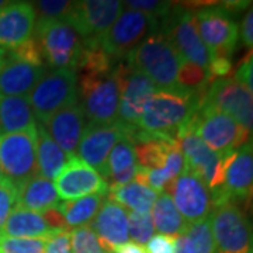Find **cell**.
Segmentation results:
<instances>
[{
	"label": "cell",
	"instance_id": "4316f807",
	"mask_svg": "<svg viewBox=\"0 0 253 253\" xmlns=\"http://www.w3.org/2000/svg\"><path fill=\"white\" fill-rule=\"evenodd\" d=\"M54 234L56 232L48 226L41 214L18 206H16L4 225L0 228V235L11 238L48 239Z\"/></svg>",
	"mask_w": 253,
	"mask_h": 253
},
{
	"label": "cell",
	"instance_id": "ac0fdd59",
	"mask_svg": "<svg viewBox=\"0 0 253 253\" xmlns=\"http://www.w3.org/2000/svg\"><path fill=\"white\" fill-rule=\"evenodd\" d=\"M54 186L58 197L65 201L91 194H106L109 191L103 176L78 156L68 159L61 173L55 177Z\"/></svg>",
	"mask_w": 253,
	"mask_h": 253
},
{
	"label": "cell",
	"instance_id": "e0dca14e",
	"mask_svg": "<svg viewBox=\"0 0 253 253\" xmlns=\"http://www.w3.org/2000/svg\"><path fill=\"white\" fill-rule=\"evenodd\" d=\"M124 11L123 1L118 0H83L75 1L68 23L81 37L97 38L103 36Z\"/></svg>",
	"mask_w": 253,
	"mask_h": 253
},
{
	"label": "cell",
	"instance_id": "d590c367",
	"mask_svg": "<svg viewBox=\"0 0 253 253\" xmlns=\"http://www.w3.org/2000/svg\"><path fill=\"white\" fill-rule=\"evenodd\" d=\"M155 226L149 212H128V234L129 239L136 245L148 244V241L154 236Z\"/></svg>",
	"mask_w": 253,
	"mask_h": 253
},
{
	"label": "cell",
	"instance_id": "8d00e7d4",
	"mask_svg": "<svg viewBox=\"0 0 253 253\" xmlns=\"http://www.w3.org/2000/svg\"><path fill=\"white\" fill-rule=\"evenodd\" d=\"M71 236L73 253H110L89 225L75 228Z\"/></svg>",
	"mask_w": 253,
	"mask_h": 253
},
{
	"label": "cell",
	"instance_id": "83f0119b",
	"mask_svg": "<svg viewBox=\"0 0 253 253\" xmlns=\"http://www.w3.org/2000/svg\"><path fill=\"white\" fill-rule=\"evenodd\" d=\"M58 194L54 183L37 174L17 187V206L42 214L49 208L58 207Z\"/></svg>",
	"mask_w": 253,
	"mask_h": 253
},
{
	"label": "cell",
	"instance_id": "603a6c76",
	"mask_svg": "<svg viewBox=\"0 0 253 253\" xmlns=\"http://www.w3.org/2000/svg\"><path fill=\"white\" fill-rule=\"evenodd\" d=\"M84 118L86 117L78 101L55 113L45 124L48 134L68 156V159L75 156L78 151L84 129Z\"/></svg>",
	"mask_w": 253,
	"mask_h": 253
},
{
	"label": "cell",
	"instance_id": "74e56055",
	"mask_svg": "<svg viewBox=\"0 0 253 253\" xmlns=\"http://www.w3.org/2000/svg\"><path fill=\"white\" fill-rule=\"evenodd\" d=\"M46 239L0 235V253H44Z\"/></svg>",
	"mask_w": 253,
	"mask_h": 253
},
{
	"label": "cell",
	"instance_id": "b9f144b4",
	"mask_svg": "<svg viewBox=\"0 0 253 253\" xmlns=\"http://www.w3.org/2000/svg\"><path fill=\"white\" fill-rule=\"evenodd\" d=\"M44 253H73L71 232H56L48 238Z\"/></svg>",
	"mask_w": 253,
	"mask_h": 253
},
{
	"label": "cell",
	"instance_id": "8992f818",
	"mask_svg": "<svg viewBox=\"0 0 253 253\" xmlns=\"http://www.w3.org/2000/svg\"><path fill=\"white\" fill-rule=\"evenodd\" d=\"M161 21L141 11L124 9L116 23L97 37L100 46L111 61H126V58L146 37L159 30Z\"/></svg>",
	"mask_w": 253,
	"mask_h": 253
},
{
	"label": "cell",
	"instance_id": "f907efd6",
	"mask_svg": "<svg viewBox=\"0 0 253 253\" xmlns=\"http://www.w3.org/2000/svg\"><path fill=\"white\" fill-rule=\"evenodd\" d=\"M0 51H1V48H0Z\"/></svg>",
	"mask_w": 253,
	"mask_h": 253
},
{
	"label": "cell",
	"instance_id": "484cf974",
	"mask_svg": "<svg viewBox=\"0 0 253 253\" xmlns=\"http://www.w3.org/2000/svg\"><path fill=\"white\" fill-rule=\"evenodd\" d=\"M37 124L27 96H0V134L34 132Z\"/></svg>",
	"mask_w": 253,
	"mask_h": 253
},
{
	"label": "cell",
	"instance_id": "7dc6e473",
	"mask_svg": "<svg viewBox=\"0 0 253 253\" xmlns=\"http://www.w3.org/2000/svg\"><path fill=\"white\" fill-rule=\"evenodd\" d=\"M111 253H146L145 252L144 246L136 245L134 242H128V244L120 246L117 249H114Z\"/></svg>",
	"mask_w": 253,
	"mask_h": 253
},
{
	"label": "cell",
	"instance_id": "7402d4cb",
	"mask_svg": "<svg viewBox=\"0 0 253 253\" xmlns=\"http://www.w3.org/2000/svg\"><path fill=\"white\" fill-rule=\"evenodd\" d=\"M89 226L110 253L129 242L128 212L107 197Z\"/></svg>",
	"mask_w": 253,
	"mask_h": 253
},
{
	"label": "cell",
	"instance_id": "277c9868",
	"mask_svg": "<svg viewBox=\"0 0 253 253\" xmlns=\"http://www.w3.org/2000/svg\"><path fill=\"white\" fill-rule=\"evenodd\" d=\"M78 101L84 117L93 124L117 121L120 89L113 71L106 73H81Z\"/></svg>",
	"mask_w": 253,
	"mask_h": 253
},
{
	"label": "cell",
	"instance_id": "7bdbcfd3",
	"mask_svg": "<svg viewBox=\"0 0 253 253\" xmlns=\"http://www.w3.org/2000/svg\"><path fill=\"white\" fill-rule=\"evenodd\" d=\"M146 253H176V238L169 235H155L146 244Z\"/></svg>",
	"mask_w": 253,
	"mask_h": 253
},
{
	"label": "cell",
	"instance_id": "7a4b0ae2",
	"mask_svg": "<svg viewBox=\"0 0 253 253\" xmlns=\"http://www.w3.org/2000/svg\"><path fill=\"white\" fill-rule=\"evenodd\" d=\"M136 71L154 82L158 89H174L181 58L168 37L159 30L146 37L126 58Z\"/></svg>",
	"mask_w": 253,
	"mask_h": 253
},
{
	"label": "cell",
	"instance_id": "d6986e66",
	"mask_svg": "<svg viewBox=\"0 0 253 253\" xmlns=\"http://www.w3.org/2000/svg\"><path fill=\"white\" fill-rule=\"evenodd\" d=\"M253 200V138L225 158L224 204Z\"/></svg>",
	"mask_w": 253,
	"mask_h": 253
},
{
	"label": "cell",
	"instance_id": "bcb514c9",
	"mask_svg": "<svg viewBox=\"0 0 253 253\" xmlns=\"http://www.w3.org/2000/svg\"><path fill=\"white\" fill-rule=\"evenodd\" d=\"M239 36H241V41L242 45L252 52L253 51V6L248 10V13L244 16V20L241 23L239 27Z\"/></svg>",
	"mask_w": 253,
	"mask_h": 253
},
{
	"label": "cell",
	"instance_id": "ab89813d",
	"mask_svg": "<svg viewBox=\"0 0 253 253\" xmlns=\"http://www.w3.org/2000/svg\"><path fill=\"white\" fill-rule=\"evenodd\" d=\"M123 4L126 6V9L141 11L146 16H151L159 20V17L163 18L169 14L172 10L173 3L170 1H159V0H128L123 1Z\"/></svg>",
	"mask_w": 253,
	"mask_h": 253
},
{
	"label": "cell",
	"instance_id": "e575fe53",
	"mask_svg": "<svg viewBox=\"0 0 253 253\" xmlns=\"http://www.w3.org/2000/svg\"><path fill=\"white\" fill-rule=\"evenodd\" d=\"M37 21H68L72 14L75 1L68 0H41L33 3Z\"/></svg>",
	"mask_w": 253,
	"mask_h": 253
},
{
	"label": "cell",
	"instance_id": "f35d334b",
	"mask_svg": "<svg viewBox=\"0 0 253 253\" xmlns=\"http://www.w3.org/2000/svg\"><path fill=\"white\" fill-rule=\"evenodd\" d=\"M9 52L13 58L20 59L23 62L31 63L36 66H44V56H42V49L40 45V41L36 37V34L31 37L28 41L14 46V48H7Z\"/></svg>",
	"mask_w": 253,
	"mask_h": 253
},
{
	"label": "cell",
	"instance_id": "30bf717a",
	"mask_svg": "<svg viewBox=\"0 0 253 253\" xmlns=\"http://www.w3.org/2000/svg\"><path fill=\"white\" fill-rule=\"evenodd\" d=\"M34 34L49 68L76 71L83 41L68 21H37Z\"/></svg>",
	"mask_w": 253,
	"mask_h": 253
},
{
	"label": "cell",
	"instance_id": "d4e9b609",
	"mask_svg": "<svg viewBox=\"0 0 253 253\" xmlns=\"http://www.w3.org/2000/svg\"><path fill=\"white\" fill-rule=\"evenodd\" d=\"M138 168L139 166L136 163L134 145L128 135L123 136L111 149L107 159V170L104 180L107 183L109 190L117 189L134 181Z\"/></svg>",
	"mask_w": 253,
	"mask_h": 253
},
{
	"label": "cell",
	"instance_id": "2e32d148",
	"mask_svg": "<svg viewBox=\"0 0 253 253\" xmlns=\"http://www.w3.org/2000/svg\"><path fill=\"white\" fill-rule=\"evenodd\" d=\"M126 135V126L120 124L118 121L110 124L87 123L78 146V158L97 170L104 179L110 152L118 141Z\"/></svg>",
	"mask_w": 253,
	"mask_h": 253
},
{
	"label": "cell",
	"instance_id": "ffe728a7",
	"mask_svg": "<svg viewBox=\"0 0 253 253\" xmlns=\"http://www.w3.org/2000/svg\"><path fill=\"white\" fill-rule=\"evenodd\" d=\"M44 66L13 58L6 48L0 51V96H27L44 76Z\"/></svg>",
	"mask_w": 253,
	"mask_h": 253
},
{
	"label": "cell",
	"instance_id": "1f68e13d",
	"mask_svg": "<svg viewBox=\"0 0 253 253\" xmlns=\"http://www.w3.org/2000/svg\"><path fill=\"white\" fill-rule=\"evenodd\" d=\"M104 200L106 194H91L82 199L65 201L59 204L58 208L61 210L69 228H79L90 224L91 219L99 212Z\"/></svg>",
	"mask_w": 253,
	"mask_h": 253
},
{
	"label": "cell",
	"instance_id": "681fc988",
	"mask_svg": "<svg viewBox=\"0 0 253 253\" xmlns=\"http://www.w3.org/2000/svg\"><path fill=\"white\" fill-rule=\"evenodd\" d=\"M4 179V174H3V172H1V168H0V181Z\"/></svg>",
	"mask_w": 253,
	"mask_h": 253
},
{
	"label": "cell",
	"instance_id": "60d3db41",
	"mask_svg": "<svg viewBox=\"0 0 253 253\" xmlns=\"http://www.w3.org/2000/svg\"><path fill=\"white\" fill-rule=\"evenodd\" d=\"M17 206V187L7 179L0 181V228Z\"/></svg>",
	"mask_w": 253,
	"mask_h": 253
},
{
	"label": "cell",
	"instance_id": "52a82bcc",
	"mask_svg": "<svg viewBox=\"0 0 253 253\" xmlns=\"http://www.w3.org/2000/svg\"><path fill=\"white\" fill-rule=\"evenodd\" d=\"M191 124L200 139L221 156H226L239 149L252 138L234 118L208 104H200Z\"/></svg>",
	"mask_w": 253,
	"mask_h": 253
},
{
	"label": "cell",
	"instance_id": "4fadbf2b",
	"mask_svg": "<svg viewBox=\"0 0 253 253\" xmlns=\"http://www.w3.org/2000/svg\"><path fill=\"white\" fill-rule=\"evenodd\" d=\"M0 168L16 187L37 176V131L0 134Z\"/></svg>",
	"mask_w": 253,
	"mask_h": 253
},
{
	"label": "cell",
	"instance_id": "44dd1931",
	"mask_svg": "<svg viewBox=\"0 0 253 253\" xmlns=\"http://www.w3.org/2000/svg\"><path fill=\"white\" fill-rule=\"evenodd\" d=\"M37 16L33 3L10 1L0 11V46L14 48L28 41L36 33Z\"/></svg>",
	"mask_w": 253,
	"mask_h": 253
},
{
	"label": "cell",
	"instance_id": "f546056e",
	"mask_svg": "<svg viewBox=\"0 0 253 253\" xmlns=\"http://www.w3.org/2000/svg\"><path fill=\"white\" fill-rule=\"evenodd\" d=\"M152 222L156 231L162 235L177 238L183 235L189 224L181 217L173 203L172 197L166 193H161L152 207Z\"/></svg>",
	"mask_w": 253,
	"mask_h": 253
},
{
	"label": "cell",
	"instance_id": "836d02e7",
	"mask_svg": "<svg viewBox=\"0 0 253 253\" xmlns=\"http://www.w3.org/2000/svg\"><path fill=\"white\" fill-rule=\"evenodd\" d=\"M177 86L186 90L196 91L204 97V93L210 86L207 69L201 68L196 63L181 59L179 73H177Z\"/></svg>",
	"mask_w": 253,
	"mask_h": 253
},
{
	"label": "cell",
	"instance_id": "c3c4849f",
	"mask_svg": "<svg viewBox=\"0 0 253 253\" xmlns=\"http://www.w3.org/2000/svg\"><path fill=\"white\" fill-rule=\"evenodd\" d=\"M10 1H6V0H0V11L3 9H6L7 6H9Z\"/></svg>",
	"mask_w": 253,
	"mask_h": 253
},
{
	"label": "cell",
	"instance_id": "f1b7e54d",
	"mask_svg": "<svg viewBox=\"0 0 253 253\" xmlns=\"http://www.w3.org/2000/svg\"><path fill=\"white\" fill-rule=\"evenodd\" d=\"M68 162V156L56 145L46 128L42 124H37V165L38 173L44 179L55 180Z\"/></svg>",
	"mask_w": 253,
	"mask_h": 253
},
{
	"label": "cell",
	"instance_id": "3957f363",
	"mask_svg": "<svg viewBox=\"0 0 253 253\" xmlns=\"http://www.w3.org/2000/svg\"><path fill=\"white\" fill-rule=\"evenodd\" d=\"M176 141L184 156L186 168L196 173L211 191L214 208L222 206L226 156H221L211 151L196 134L191 121L177 132Z\"/></svg>",
	"mask_w": 253,
	"mask_h": 253
},
{
	"label": "cell",
	"instance_id": "9a60e30c",
	"mask_svg": "<svg viewBox=\"0 0 253 253\" xmlns=\"http://www.w3.org/2000/svg\"><path fill=\"white\" fill-rule=\"evenodd\" d=\"M163 193L172 197L177 211L187 224L203 221L214 211V201L210 189L187 168Z\"/></svg>",
	"mask_w": 253,
	"mask_h": 253
},
{
	"label": "cell",
	"instance_id": "7c38bea8",
	"mask_svg": "<svg viewBox=\"0 0 253 253\" xmlns=\"http://www.w3.org/2000/svg\"><path fill=\"white\" fill-rule=\"evenodd\" d=\"M111 71L120 89L117 121L126 128H135L146 101L158 90V87L128 61L117 62Z\"/></svg>",
	"mask_w": 253,
	"mask_h": 253
},
{
	"label": "cell",
	"instance_id": "6da1fadb",
	"mask_svg": "<svg viewBox=\"0 0 253 253\" xmlns=\"http://www.w3.org/2000/svg\"><path fill=\"white\" fill-rule=\"evenodd\" d=\"M203 96L183 87L158 89L146 101L138 128L148 134L174 138L199 111Z\"/></svg>",
	"mask_w": 253,
	"mask_h": 253
},
{
	"label": "cell",
	"instance_id": "d6a6232c",
	"mask_svg": "<svg viewBox=\"0 0 253 253\" xmlns=\"http://www.w3.org/2000/svg\"><path fill=\"white\" fill-rule=\"evenodd\" d=\"M76 69H81V73H106L111 71V59L100 46L97 38L83 40Z\"/></svg>",
	"mask_w": 253,
	"mask_h": 253
},
{
	"label": "cell",
	"instance_id": "5bb4252c",
	"mask_svg": "<svg viewBox=\"0 0 253 253\" xmlns=\"http://www.w3.org/2000/svg\"><path fill=\"white\" fill-rule=\"evenodd\" d=\"M201 104H208L234 118L253 138V93L235 78H222L207 87Z\"/></svg>",
	"mask_w": 253,
	"mask_h": 253
},
{
	"label": "cell",
	"instance_id": "8fae6325",
	"mask_svg": "<svg viewBox=\"0 0 253 253\" xmlns=\"http://www.w3.org/2000/svg\"><path fill=\"white\" fill-rule=\"evenodd\" d=\"M199 34L211 58L231 59L239 41V26L222 4H210L194 13Z\"/></svg>",
	"mask_w": 253,
	"mask_h": 253
},
{
	"label": "cell",
	"instance_id": "4dcf8cb0",
	"mask_svg": "<svg viewBox=\"0 0 253 253\" xmlns=\"http://www.w3.org/2000/svg\"><path fill=\"white\" fill-rule=\"evenodd\" d=\"M158 193L141 183L131 181L126 186L109 190L107 199L120 204L121 207L129 208L134 212H149L158 199Z\"/></svg>",
	"mask_w": 253,
	"mask_h": 253
},
{
	"label": "cell",
	"instance_id": "ee69618b",
	"mask_svg": "<svg viewBox=\"0 0 253 253\" xmlns=\"http://www.w3.org/2000/svg\"><path fill=\"white\" fill-rule=\"evenodd\" d=\"M234 78L241 82L251 93H253V51L248 52V55L242 59Z\"/></svg>",
	"mask_w": 253,
	"mask_h": 253
},
{
	"label": "cell",
	"instance_id": "f6af8a7d",
	"mask_svg": "<svg viewBox=\"0 0 253 253\" xmlns=\"http://www.w3.org/2000/svg\"><path fill=\"white\" fill-rule=\"evenodd\" d=\"M41 215L44 217L48 226H49L54 232H69V231H71V228L68 225L66 219H65L63 214L61 212V210L58 207L49 208V210L44 211Z\"/></svg>",
	"mask_w": 253,
	"mask_h": 253
},
{
	"label": "cell",
	"instance_id": "ba28073f",
	"mask_svg": "<svg viewBox=\"0 0 253 253\" xmlns=\"http://www.w3.org/2000/svg\"><path fill=\"white\" fill-rule=\"evenodd\" d=\"M159 31L168 37L183 61L208 69L210 52L199 34L196 14L186 4L173 3L172 10L159 24Z\"/></svg>",
	"mask_w": 253,
	"mask_h": 253
},
{
	"label": "cell",
	"instance_id": "5b68a950",
	"mask_svg": "<svg viewBox=\"0 0 253 253\" xmlns=\"http://www.w3.org/2000/svg\"><path fill=\"white\" fill-rule=\"evenodd\" d=\"M40 124L45 126L55 113L78 103V73L75 69H52L44 73L28 94Z\"/></svg>",
	"mask_w": 253,
	"mask_h": 253
},
{
	"label": "cell",
	"instance_id": "9c48e42d",
	"mask_svg": "<svg viewBox=\"0 0 253 253\" xmlns=\"http://www.w3.org/2000/svg\"><path fill=\"white\" fill-rule=\"evenodd\" d=\"M210 222L215 253H253V222L235 203L214 208Z\"/></svg>",
	"mask_w": 253,
	"mask_h": 253
},
{
	"label": "cell",
	"instance_id": "cb8c5ba5",
	"mask_svg": "<svg viewBox=\"0 0 253 253\" xmlns=\"http://www.w3.org/2000/svg\"><path fill=\"white\" fill-rule=\"evenodd\" d=\"M126 135L134 145L136 163L148 170L161 169L173 148L179 145L174 138L148 134L138 126L126 128Z\"/></svg>",
	"mask_w": 253,
	"mask_h": 253
}]
</instances>
